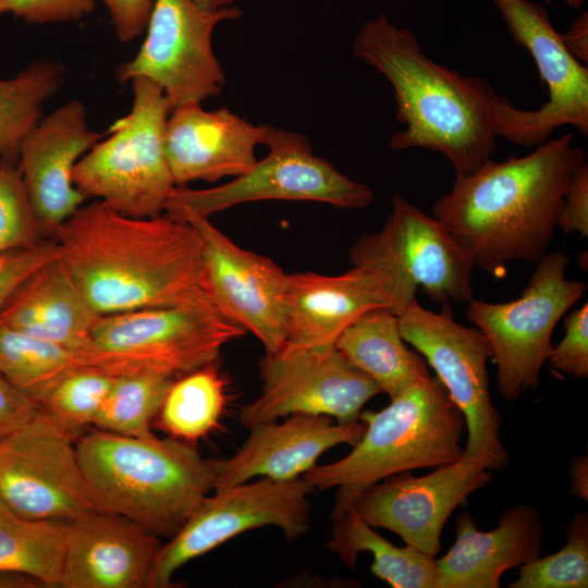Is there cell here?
<instances>
[{
    "instance_id": "obj_1",
    "label": "cell",
    "mask_w": 588,
    "mask_h": 588,
    "mask_svg": "<svg viewBox=\"0 0 588 588\" xmlns=\"http://www.w3.org/2000/svg\"><path fill=\"white\" fill-rule=\"evenodd\" d=\"M52 238L58 259L99 316L215 306L206 282L203 244L186 221L164 213L130 217L95 200L82 205Z\"/></svg>"
},
{
    "instance_id": "obj_2",
    "label": "cell",
    "mask_w": 588,
    "mask_h": 588,
    "mask_svg": "<svg viewBox=\"0 0 588 588\" xmlns=\"http://www.w3.org/2000/svg\"><path fill=\"white\" fill-rule=\"evenodd\" d=\"M573 139L567 133L524 157L490 158L456 175L451 192L436 201L433 217L473 256L475 267L503 278L509 264L538 262L548 253L566 185L586 162Z\"/></svg>"
},
{
    "instance_id": "obj_3",
    "label": "cell",
    "mask_w": 588,
    "mask_h": 588,
    "mask_svg": "<svg viewBox=\"0 0 588 588\" xmlns=\"http://www.w3.org/2000/svg\"><path fill=\"white\" fill-rule=\"evenodd\" d=\"M353 54L393 88L396 119L406 128L391 136L392 149L437 150L456 175L469 174L491 158L502 96L487 79L463 76L434 62L414 32L396 27L384 14L359 28Z\"/></svg>"
},
{
    "instance_id": "obj_4",
    "label": "cell",
    "mask_w": 588,
    "mask_h": 588,
    "mask_svg": "<svg viewBox=\"0 0 588 588\" xmlns=\"http://www.w3.org/2000/svg\"><path fill=\"white\" fill-rule=\"evenodd\" d=\"M96 510L171 538L213 490L215 460L175 438L94 430L76 442Z\"/></svg>"
},
{
    "instance_id": "obj_5",
    "label": "cell",
    "mask_w": 588,
    "mask_h": 588,
    "mask_svg": "<svg viewBox=\"0 0 588 588\" xmlns=\"http://www.w3.org/2000/svg\"><path fill=\"white\" fill-rule=\"evenodd\" d=\"M384 408L363 409L360 440L344 457L316 465L303 478L314 489H335L331 517L347 514L372 485L396 474L438 468L463 458L465 418L437 376L390 400Z\"/></svg>"
},
{
    "instance_id": "obj_6",
    "label": "cell",
    "mask_w": 588,
    "mask_h": 588,
    "mask_svg": "<svg viewBox=\"0 0 588 588\" xmlns=\"http://www.w3.org/2000/svg\"><path fill=\"white\" fill-rule=\"evenodd\" d=\"M245 331L213 305L146 308L99 316L89 342L76 351L79 365L115 377L152 372L176 379L213 364Z\"/></svg>"
},
{
    "instance_id": "obj_7",
    "label": "cell",
    "mask_w": 588,
    "mask_h": 588,
    "mask_svg": "<svg viewBox=\"0 0 588 588\" xmlns=\"http://www.w3.org/2000/svg\"><path fill=\"white\" fill-rule=\"evenodd\" d=\"M133 102L77 162L75 187L87 198L125 216L148 218L164 212L176 185L164 150L171 113L162 88L150 79L131 81Z\"/></svg>"
},
{
    "instance_id": "obj_8",
    "label": "cell",
    "mask_w": 588,
    "mask_h": 588,
    "mask_svg": "<svg viewBox=\"0 0 588 588\" xmlns=\"http://www.w3.org/2000/svg\"><path fill=\"white\" fill-rule=\"evenodd\" d=\"M568 264L562 250L547 253L518 298L469 302L467 317L491 344L498 388L507 401L538 389L555 326L587 290L584 282L566 279Z\"/></svg>"
},
{
    "instance_id": "obj_9",
    "label": "cell",
    "mask_w": 588,
    "mask_h": 588,
    "mask_svg": "<svg viewBox=\"0 0 588 588\" xmlns=\"http://www.w3.org/2000/svg\"><path fill=\"white\" fill-rule=\"evenodd\" d=\"M397 321L403 340L426 358L465 418L464 457L490 471L503 470L510 455L501 440L502 417L489 389L487 363L492 347L487 336L478 328L457 322L451 304L436 313L416 297Z\"/></svg>"
},
{
    "instance_id": "obj_10",
    "label": "cell",
    "mask_w": 588,
    "mask_h": 588,
    "mask_svg": "<svg viewBox=\"0 0 588 588\" xmlns=\"http://www.w3.org/2000/svg\"><path fill=\"white\" fill-rule=\"evenodd\" d=\"M261 144L269 148L268 155L232 181L204 189L175 187L163 213L192 212L209 218L261 200H307L364 209L373 200L368 186L315 156L304 135L267 125Z\"/></svg>"
},
{
    "instance_id": "obj_11",
    "label": "cell",
    "mask_w": 588,
    "mask_h": 588,
    "mask_svg": "<svg viewBox=\"0 0 588 588\" xmlns=\"http://www.w3.org/2000/svg\"><path fill=\"white\" fill-rule=\"evenodd\" d=\"M313 491L303 477L289 481L259 478L216 489L161 546L146 588L172 587L175 572L186 563L255 528L274 526L289 540L301 538L309 528L308 494Z\"/></svg>"
},
{
    "instance_id": "obj_12",
    "label": "cell",
    "mask_w": 588,
    "mask_h": 588,
    "mask_svg": "<svg viewBox=\"0 0 588 588\" xmlns=\"http://www.w3.org/2000/svg\"><path fill=\"white\" fill-rule=\"evenodd\" d=\"M350 257L353 268L342 274H287V345L334 346L340 334L366 311L385 308L399 315L416 297L417 286L393 259L353 253Z\"/></svg>"
},
{
    "instance_id": "obj_13",
    "label": "cell",
    "mask_w": 588,
    "mask_h": 588,
    "mask_svg": "<svg viewBox=\"0 0 588 588\" xmlns=\"http://www.w3.org/2000/svg\"><path fill=\"white\" fill-rule=\"evenodd\" d=\"M238 8L203 10L195 0H155L137 54L117 71L120 83L144 77L159 85L171 111L222 93L226 79L212 49L216 26Z\"/></svg>"
},
{
    "instance_id": "obj_14",
    "label": "cell",
    "mask_w": 588,
    "mask_h": 588,
    "mask_svg": "<svg viewBox=\"0 0 588 588\" xmlns=\"http://www.w3.org/2000/svg\"><path fill=\"white\" fill-rule=\"evenodd\" d=\"M261 393L240 414L246 428L295 414L322 415L339 424L359 420L364 406L382 393L338 347L285 344L259 365Z\"/></svg>"
},
{
    "instance_id": "obj_15",
    "label": "cell",
    "mask_w": 588,
    "mask_h": 588,
    "mask_svg": "<svg viewBox=\"0 0 588 588\" xmlns=\"http://www.w3.org/2000/svg\"><path fill=\"white\" fill-rule=\"evenodd\" d=\"M0 500L33 519L71 522L95 509L74 437L41 407L0 442Z\"/></svg>"
},
{
    "instance_id": "obj_16",
    "label": "cell",
    "mask_w": 588,
    "mask_h": 588,
    "mask_svg": "<svg viewBox=\"0 0 588 588\" xmlns=\"http://www.w3.org/2000/svg\"><path fill=\"white\" fill-rule=\"evenodd\" d=\"M513 40L535 60L549 98L537 110H524L505 99L499 110L498 137L516 145L538 146L562 125L588 134V68L565 48L547 10L529 0H492Z\"/></svg>"
},
{
    "instance_id": "obj_17",
    "label": "cell",
    "mask_w": 588,
    "mask_h": 588,
    "mask_svg": "<svg viewBox=\"0 0 588 588\" xmlns=\"http://www.w3.org/2000/svg\"><path fill=\"white\" fill-rule=\"evenodd\" d=\"M169 217L188 222L199 235L207 287L217 310L253 333L266 353L280 351L286 344L287 273L270 258L238 246L209 218L192 212Z\"/></svg>"
},
{
    "instance_id": "obj_18",
    "label": "cell",
    "mask_w": 588,
    "mask_h": 588,
    "mask_svg": "<svg viewBox=\"0 0 588 588\" xmlns=\"http://www.w3.org/2000/svg\"><path fill=\"white\" fill-rule=\"evenodd\" d=\"M492 477L490 470L463 456L428 475L417 477L405 471L390 476L365 490L348 512L436 556L451 514Z\"/></svg>"
},
{
    "instance_id": "obj_19",
    "label": "cell",
    "mask_w": 588,
    "mask_h": 588,
    "mask_svg": "<svg viewBox=\"0 0 588 588\" xmlns=\"http://www.w3.org/2000/svg\"><path fill=\"white\" fill-rule=\"evenodd\" d=\"M382 229L358 237L350 253L381 255L402 266L434 303L475 299L473 256L433 216L395 193Z\"/></svg>"
},
{
    "instance_id": "obj_20",
    "label": "cell",
    "mask_w": 588,
    "mask_h": 588,
    "mask_svg": "<svg viewBox=\"0 0 588 588\" xmlns=\"http://www.w3.org/2000/svg\"><path fill=\"white\" fill-rule=\"evenodd\" d=\"M102 137L89 128L84 105L73 99L41 118L22 142L17 163L44 234L52 237L84 205L86 197L75 187L73 172Z\"/></svg>"
},
{
    "instance_id": "obj_21",
    "label": "cell",
    "mask_w": 588,
    "mask_h": 588,
    "mask_svg": "<svg viewBox=\"0 0 588 588\" xmlns=\"http://www.w3.org/2000/svg\"><path fill=\"white\" fill-rule=\"evenodd\" d=\"M364 431L362 420L339 424L328 416L304 414L254 426L235 454L215 460L213 490L257 477L278 481L301 478L324 452L342 444L355 445Z\"/></svg>"
},
{
    "instance_id": "obj_22",
    "label": "cell",
    "mask_w": 588,
    "mask_h": 588,
    "mask_svg": "<svg viewBox=\"0 0 588 588\" xmlns=\"http://www.w3.org/2000/svg\"><path fill=\"white\" fill-rule=\"evenodd\" d=\"M162 543L138 524L96 509L70 522L60 588H146Z\"/></svg>"
},
{
    "instance_id": "obj_23",
    "label": "cell",
    "mask_w": 588,
    "mask_h": 588,
    "mask_svg": "<svg viewBox=\"0 0 588 588\" xmlns=\"http://www.w3.org/2000/svg\"><path fill=\"white\" fill-rule=\"evenodd\" d=\"M266 126L228 108L207 111L196 102L173 109L167 121L164 150L176 187L246 172L257 161L255 148L261 144Z\"/></svg>"
},
{
    "instance_id": "obj_24",
    "label": "cell",
    "mask_w": 588,
    "mask_h": 588,
    "mask_svg": "<svg viewBox=\"0 0 588 588\" xmlns=\"http://www.w3.org/2000/svg\"><path fill=\"white\" fill-rule=\"evenodd\" d=\"M498 523L482 531L469 513L457 516L455 542L437 560L438 588H498L506 571L540 555L543 524L536 506H512Z\"/></svg>"
},
{
    "instance_id": "obj_25",
    "label": "cell",
    "mask_w": 588,
    "mask_h": 588,
    "mask_svg": "<svg viewBox=\"0 0 588 588\" xmlns=\"http://www.w3.org/2000/svg\"><path fill=\"white\" fill-rule=\"evenodd\" d=\"M98 317L57 257L13 293L0 323L76 352L89 342Z\"/></svg>"
},
{
    "instance_id": "obj_26",
    "label": "cell",
    "mask_w": 588,
    "mask_h": 588,
    "mask_svg": "<svg viewBox=\"0 0 588 588\" xmlns=\"http://www.w3.org/2000/svg\"><path fill=\"white\" fill-rule=\"evenodd\" d=\"M335 346L390 400L431 376L421 355L407 347L397 315L390 309L376 308L359 316L340 334Z\"/></svg>"
},
{
    "instance_id": "obj_27",
    "label": "cell",
    "mask_w": 588,
    "mask_h": 588,
    "mask_svg": "<svg viewBox=\"0 0 588 588\" xmlns=\"http://www.w3.org/2000/svg\"><path fill=\"white\" fill-rule=\"evenodd\" d=\"M328 548L351 568L360 552H370V572L393 588H438L434 555L409 544L391 543L352 512L334 520Z\"/></svg>"
},
{
    "instance_id": "obj_28",
    "label": "cell",
    "mask_w": 588,
    "mask_h": 588,
    "mask_svg": "<svg viewBox=\"0 0 588 588\" xmlns=\"http://www.w3.org/2000/svg\"><path fill=\"white\" fill-rule=\"evenodd\" d=\"M70 522L21 516L0 501V576L59 587Z\"/></svg>"
},
{
    "instance_id": "obj_29",
    "label": "cell",
    "mask_w": 588,
    "mask_h": 588,
    "mask_svg": "<svg viewBox=\"0 0 588 588\" xmlns=\"http://www.w3.org/2000/svg\"><path fill=\"white\" fill-rule=\"evenodd\" d=\"M225 402L226 381L213 363L173 381L158 424L175 439L196 441L218 426Z\"/></svg>"
},
{
    "instance_id": "obj_30",
    "label": "cell",
    "mask_w": 588,
    "mask_h": 588,
    "mask_svg": "<svg viewBox=\"0 0 588 588\" xmlns=\"http://www.w3.org/2000/svg\"><path fill=\"white\" fill-rule=\"evenodd\" d=\"M63 76L60 63L38 59L16 76L0 79V160H17L22 142L41 119L45 101Z\"/></svg>"
},
{
    "instance_id": "obj_31",
    "label": "cell",
    "mask_w": 588,
    "mask_h": 588,
    "mask_svg": "<svg viewBox=\"0 0 588 588\" xmlns=\"http://www.w3.org/2000/svg\"><path fill=\"white\" fill-rule=\"evenodd\" d=\"M77 366L74 351L0 323V375L35 404Z\"/></svg>"
},
{
    "instance_id": "obj_32",
    "label": "cell",
    "mask_w": 588,
    "mask_h": 588,
    "mask_svg": "<svg viewBox=\"0 0 588 588\" xmlns=\"http://www.w3.org/2000/svg\"><path fill=\"white\" fill-rule=\"evenodd\" d=\"M174 380L152 372L118 376L94 426L99 430L128 437L155 436L152 422Z\"/></svg>"
},
{
    "instance_id": "obj_33",
    "label": "cell",
    "mask_w": 588,
    "mask_h": 588,
    "mask_svg": "<svg viewBox=\"0 0 588 588\" xmlns=\"http://www.w3.org/2000/svg\"><path fill=\"white\" fill-rule=\"evenodd\" d=\"M115 378L102 369L79 365L58 380L38 406L74 437L86 426H94Z\"/></svg>"
},
{
    "instance_id": "obj_34",
    "label": "cell",
    "mask_w": 588,
    "mask_h": 588,
    "mask_svg": "<svg viewBox=\"0 0 588 588\" xmlns=\"http://www.w3.org/2000/svg\"><path fill=\"white\" fill-rule=\"evenodd\" d=\"M566 543L555 553L520 566L510 588H587L588 515L580 512L566 527Z\"/></svg>"
},
{
    "instance_id": "obj_35",
    "label": "cell",
    "mask_w": 588,
    "mask_h": 588,
    "mask_svg": "<svg viewBox=\"0 0 588 588\" xmlns=\"http://www.w3.org/2000/svg\"><path fill=\"white\" fill-rule=\"evenodd\" d=\"M42 235L17 160H0V255L33 247Z\"/></svg>"
},
{
    "instance_id": "obj_36",
    "label": "cell",
    "mask_w": 588,
    "mask_h": 588,
    "mask_svg": "<svg viewBox=\"0 0 588 588\" xmlns=\"http://www.w3.org/2000/svg\"><path fill=\"white\" fill-rule=\"evenodd\" d=\"M565 333L548 357L550 366L562 373L588 377V304L572 310L564 319Z\"/></svg>"
},
{
    "instance_id": "obj_37",
    "label": "cell",
    "mask_w": 588,
    "mask_h": 588,
    "mask_svg": "<svg viewBox=\"0 0 588 588\" xmlns=\"http://www.w3.org/2000/svg\"><path fill=\"white\" fill-rule=\"evenodd\" d=\"M57 257L58 247L52 237L42 240L33 247L0 255V313L28 277Z\"/></svg>"
},
{
    "instance_id": "obj_38",
    "label": "cell",
    "mask_w": 588,
    "mask_h": 588,
    "mask_svg": "<svg viewBox=\"0 0 588 588\" xmlns=\"http://www.w3.org/2000/svg\"><path fill=\"white\" fill-rule=\"evenodd\" d=\"M94 9L95 0H0V16L11 14L29 24L77 22Z\"/></svg>"
},
{
    "instance_id": "obj_39",
    "label": "cell",
    "mask_w": 588,
    "mask_h": 588,
    "mask_svg": "<svg viewBox=\"0 0 588 588\" xmlns=\"http://www.w3.org/2000/svg\"><path fill=\"white\" fill-rule=\"evenodd\" d=\"M564 233L588 236V164L579 166L569 179L556 216Z\"/></svg>"
},
{
    "instance_id": "obj_40",
    "label": "cell",
    "mask_w": 588,
    "mask_h": 588,
    "mask_svg": "<svg viewBox=\"0 0 588 588\" xmlns=\"http://www.w3.org/2000/svg\"><path fill=\"white\" fill-rule=\"evenodd\" d=\"M114 27L117 38L130 42L147 27L155 0H101Z\"/></svg>"
},
{
    "instance_id": "obj_41",
    "label": "cell",
    "mask_w": 588,
    "mask_h": 588,
    "mask_svg": "<svg viewBox=\"0 0 588 588\" xmlns=\"http://www.w3.org/2000/svg\"><path fill=\"white\" fill-rule=\"evenodd\" d=\"M39 408L0 375V442Z\"/></svg>"
},
{
    "instance_id": "obj_42",
    "label": "cell",
    "mask_w": 588,
    "mask_h": 588,
    "mask_svg": "<svg viewBox=\"0 0 588 588\" xmlns=\"http://www.w3.org/2000/svg\"><path fill=\"white\" fill-rule=\"evenodd\" d=\"M567 51L580 63H588V13L585 11L564 34H560Z\"/></svg>"
},
{
    "instance_id": "obj_43",
    "label": "cell",
    "mask_w": 588,
    "mask_h": 588,
    "mask_svg": "<svg viewBox=\"0 0 588 588\" xmlns=\"http://www.w3.org/2000/svg\"><path fill=\"white\" fill-rule=\"evenodd\" d=\"M588 460L587 455L577 456L571 465V493L579 499H588Z\"/></svg>"
},
{
    "instance_id": "obj_44",
    "label": "cell",
    "mask_w": 588,
    "mask_h": 588,
    "mask_svg": "<svg viewBox=\"0 0 588 588\" xmlns=\"http://www.w3.org/2000/svg\"><path fill=\"white\" fill-rule=\"evenodd\" d=\"M237 0H195L203 10L213 11L222 8L233 7Z\"/></svg>"
},
{
    "instance_id": "obj_45",
    "label": "cell",
    "mask_w": 588,
    "mask_h": 588,
    "mask_svg": "<svg viewBox=\"0 0 588 588\" xmlns=\"http://www.w3.org/2000/svg\"><path fill=\"white\" fill-rule=\"evenodd\" d=\"M543 1H546L547 3H552L556 0H543ZM559 1L566 3L568 7L575 10L580 9L583 4L586 2V0H559Z\"/></svg>"
},
{
    "instance_id": "obj_46",
    "label": "cell",
    "mask_w": 588,
    "mask_h": 588,
    "mask_svg": "<svg viewBox=\"0 0 588 588\" xmlns=\"http://www.w3.org/2000/svg\"><path fill=\"white\" fill-rule=\"evenodd\" d=\"M579 259H580V261L584 260V257H583L581 253H580V255H579ZM585 260H587V256H585ZM580 267H581V269L587 270V261H585V266L581 264Z\"/></svg>"
},
{
    "instance_id": "obj_47",
    "label": "cell",
    "mask_w": 588,
    "mask_h": 588,
    "mask_svg": "<svg viewBox=\"0 0 588 588\" xmlns=\"http://www.w3.org/2000/svg\"><path fill=\"white\" fill-rule=\"evenodd\" d=\"M1 501V500H0Z\"/></svg>"
}]
</instances>
